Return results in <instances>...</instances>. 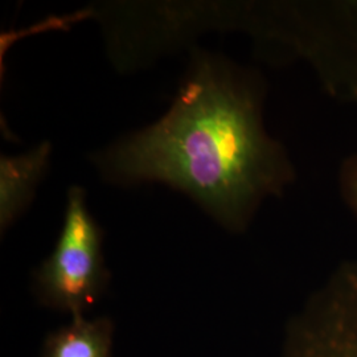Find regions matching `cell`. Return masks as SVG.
Segmentation results:
<instances>
[{"label":"cell","instance_id":"obj_1","mask_svg":"<svg viewBox=\"0 0 357 357\" xmlns=\"http://www.w3.org/2000/svg\"><path fill=\"white\" fill-rule=\"evenodd\" d=\"M262 79L196 52L169 110L93 162L118 185L162 183L184 192L225 229H248L261 204L293 184V162L264 123Z\"/></svg>","mask_w":357,"mask_h":357},{"label":"cell","instance_id":"obj_2","mask_svg":"<svg viewBox=\"0 0 357 357\" xmlns=\"http://www.w3.org/2000/svg\"><path fill=\"white\" fill-rule=\"evenodd\" d=\"M224 8V26L280 45L310 65L326 94L357 105V1H261Z\"/></svg>","mask_w":357,"mask_h":357},{"label":"cell","instance_id":"obj_3","mask_svg":"<svg viewBox=\"0 0 357 357\" xmlns=\"http://www.w3.org/2000/svg\"><path fill=\"white\" fill-rule=\"evenodd\" d=\"M109 280L102 230L86 208L85 191L70 187L59 241L35 274L38 301L73 317L84 315L101 298Z\"/></svg>","mask_w":357,"mask_h":357},{"label":"cell","instance_id":"obj_4","mask_svg":"<svg viewBox=\"0 0 357 357\" xmlns=\"http://www.w3.org/2000/svg\"><path fill=\"white\" fill-rule=\"evenodd\" d=\"M280 357H357V262L340 264L289 321Z\"/></svg>","mask_w":357,"mask_h":357},{"label":"cell","instance_id":"obj_5","mask_svg":"<svg viewBox=\"0 0 357 357\" xmlns=\"http://www.w3.org/2000/svg\"><path fill=\"white\" fill-rule=\"evenodd\" d=\"M51 143L43 142L28 153L0 159V227L4 231L32 202L38 183L45 176Z\"/></svg>","mask_w":357,"mask_h":357},{"label":"cell","instance_id":"obj_6","mask_svg":"<svg viewBox=\"0 0 357 357\" xmlns=\"http://www.w3.org/2000/svg\"><path fill=\"white\" fill-rule=\"evenodd\" d=\"M113 328L106 318L86 320L77 315L47 336L41 357H112Z\"/></svg>","mask_w":357,"mask_h":357},{"label":"cell","instance_id":"obj_7","mask_svg":"<svg viewBox=\"0 0 357 357\" xmlns=\"http://www.w3.org/2000/svg\"><path fill=\"white\" fill-rule=\"evenodd\" d=\"M339 187L347 206L357 218V153L345 158L339 171Z\"/></svg>","mask_w":357,"mask_h":357}]
</instances>
